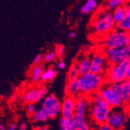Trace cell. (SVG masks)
Returning a JSON list of instances; mask_svg holds the SVG:
<instances>
[{"label":"cell","instance_id":"6da1fadb","mask_svg":"<svg viewBox=\"0 0 130 130\" xmlns=\"http://www.w3.org/2000/svg\"><path fill=\"white\" fill-rule=\"evenodd\" d=\"M90 102V117L97 125L106 123L111 108L106 103L100 91L93 93L89 97Z\"/></svg>","mask_w":130,"mask_h":130},{"label":"cell","instance_id":"9c48e42d","mask_svg":"<svg viewBox=\"0 0 130 130\" xmlns=\"http://www.w3.org/2000/svg\"><path fill=\"white\" fill-rule=\"evenodd\" d=\"M104 54L110 65L120 64L130 56V47L122 48H106Z\"/></svg>","mask_w":130,"mask_h":130},{"label":"cell","instance_id":"836d02e7","mask_svg":"<svg viewBox=\"0 0 130 130\" xmlns=\"http://www.w3.org/2000/svg\"><path fill=\"white\" fill-rule=\"evenodd\" d=\"M56 68L59 69H66V63L63 60L58 61L56 64Z\"/></svg>","mask_w":130,"mask_h":130},{"label":"cell","instance_id":"52a82bcc","mask_svg":"<svg viewBox=\"0 0 130 130\" xmlns=\"http://www.w3.org/2000/svg\"><path fill=\"white\" fill-rule=\"evenodd\" d=\"M104 101L107 103L111 108H116L122 107L123 102L120 97L114 90L111 84H104L101 89L99 90Z\"/></svg>","mask_w":130,"mask_h":130},{"label":"cell","instance_id":"f35d334b","mask_svg":"<svg viewBox=\"0 0 130 130\" xmlns=\"http://www.w3.org/2000/svg\"><path fill=\"white\" fill-rule=\"evenodd\" d=\"M76 36V33L75 31H70L69 33V37L70 38H74Z\"/></svg>","mask_w":130,"mask_h":130},{"label":"cell","instance_id":"8d00e7d4","mask_svg":"<svg viewBox=\"0 0 130 130\" xmlns=\"http://www.w3.org/2000/svg\"><path fill=\"white\" fill-rule=\"evenodd\" d=\"M125 77L126 79H130V65L125 69Z\"/></svg>","mask_w":130,"mask_h":130},{"label":"cell","instance_id":"5b68a950","mask_svg":"<svg viewBox=\"0 0 130 130\" xmlns=\"http://www.w3.org/2000/svg\"><path fill=\"white\" fill-rule=\"evenodd\" d=\"M129 66L127 60L117 65H110L105 73V81L107 84L114 85L117 84H122L126 79L125 69Z\"/></svg>","mask_w":130,"mask_h":130},{"label":"cell","instance_id":"d6986e66","mask_svg":"<svg viewBox=\"0 0 130 130\" xmlns=\"http://www.w3.org/2000/svg\"><path fill=\"white\" fill-rule=\"evenodd\" d=\"M57 75V70L53 66H49L48 69H44L41 76V80L43 82H50L52 81Z\"/></svg>","mask_w":130,"mask_h":130},{"label":"cell","instance_id":"60d3db41","mask_svg":"<svg viewBox=\"0 0 130 130\" xmlns=\"http://www.w3.org/2000/svg\"><path fill=\"white\" fill-rule=\"evenodd\" d=\"M126 60H127V62H128V64L130 65V56H129V57H128V58H127V59H126Z\"/></svg>","mask_w":130,"mask_h":130},{"label":"cell","instance_id":"5bb4252c","mask_svg":"<svg viewBox=\"0 0 130 130\" xmlns=\"http://www.w3.org/2000/svg\"><path fill=\"white\" fill-rule=\"evenodd\" d=\"M66 91L68 96L74 98H78L80 95L79 79L68 80V83L66 87Z\"/></svg>","mask_w":130,"mask_h":130},{"label":"cell","instance_id":"44dd1931","mask_svg":"<svg viewBox=\"0 0 130 130\" xmlns=\"http://www.w3.org/2000/svg\"><path fill=\"white\" fill-rule=\"evenodd\" d=\"M73 118L79 130H90V125L87 122L86 117L80 115H74Z\"/></svg>","mask_w":130,"mask_h":130},{"label":"cell","instance_id":"cb8c5ba5","mask_svg":"<svg viewBox=\"0 0 130 130\" xmlns=\"http://www.w3.org/2000/svg\"><path fill=\"white\" fill-rule=\"evenodd\" d=\"M125 4L123 0H109L106 4V8L108 11H115L118 8H119Z\"/></svg>","mask_w":130,"mask_h":130},{"label":"cell","instance_id":"7402d4cb","mask_svg":"<svg viewBox=\"0 0 130 130\" xmlns=\"http://www.w3.org/2000/svg\"><path fill=\"white\" fill-rule=\"evenodd\" d=\"M49 119L47 112L42 108L38 109L35 113L32 115V120L35 122H44Z\"/></svg>","mask_w":130,"mask_h":130},{"label":"cell","instance_id":"74e56055","mask_svg":"<svg viewBox=\"0 0 130 130\" xmlns=\"http://www.w3.org/2000/svg\"><path fill=\"white\" fill-rule=\"evenodd\" d=\"M34 130H49V128L48 126H39L35 128Z\"/></svg>","mask_w":130,"mask_h":130},{"label":"cell","instance_id":"ac0fdd59","mask_svg":"<svg viewBox=\"0 0 130 130\" xmlns=\"http://www.w3.org/2000/svg\"><path fill=\"white\" fill-rule=\"evenodd\" d=\"M98 7V3L96 0H87L80 8V13L82 14H89L95 11Z\"/></svg>","mask_w":130,"mask_h":130},{"label":"cell","instance_id":"ab89813d","mask_svg":"<svg viewBox=\"0 0 130 130\" xmlns=\"http://www.w3.org/2000/svg\"><path fill=\"white\" fill-rule=\"evenodd\" d=\"M0 130H6V125L5 124L0 123Z\"/></svg>","mask_w":130,"mask_h":130},{"label":"cell","instance_id":"8992f818","mask_svg":"<svg viewBox=\"0 0 130 130\" xmlns=\"http://www.w3.org/2000/svg\"><path fill=\"white\" fill-rule=\"evenodd\" d=\"M128 118V112L123 106L111 108L106 123L109 125L114 130H121L125 127Z\"/></svg>","mask_w":130,"mask_h":130},{"label":"cell","instance_id":"8fae6325","mask_svg":"<svg viewBox=\"0 0 130 130\" xmlns=\"http://www.w3.org/2000/svg\"><path fill=\"white\" fill-rule=\"evenodd\" d=\"M48 90L44 86L34 87L27 90L23 95V101L27 104H37L45 98Z\"/></svg>","mask_w":130,"mask_h":130},{"label":"cell","instance_id":"3957f363","mask_svg":"<svg viewBox=\"0 0 130 130\" xmlns=\"http://www.w3.org/2000/svg\"><path fill=\"white\" fill-rule=\"evenodd\" d=\"M115 25L112 13L107 9H101L98 12L93 21V28L98 34L105 36L114 30Z\"/></svg>","mask_w":130,"mask_h":130},{"label":"cell","instance_id":"9a60e30c","mask_svg":"<svg viewBox=\"0 0 130 130\" xmlns=\"http://www.w3.org/2000/svg\"><path fill=\"white\" fill-rule=\"evenodd\" d=\"M44 71V66L41 65H34L30 68V77L33 83H38Z\"/></svg>","mask_w":130,"mask_h":130},{"label":"cell","instance_id":"7a4b0ae2","mask_svg":"<svg viewBox=\"0 0 130 130\" xmlns=\"http://www.w3.org/2000/svg\"><path fill=\"white\" fill-rule=\"evenodd\" d=\"M80 95L90 97L99 91L105 84V78L102 75L94 74L90 72L79 76Z\"/></svg>","mask_w":130,"mask_h":130},{"label":"cell","instance_id":"30bf717a","mask_svg":"<svg viewBox=\"0 0 130 130\" xmlns=\"http://www.w3.org/2000/svg\"><path fill=\"white\" fill-rule=\"evenodd\" d=\"M110 64L107 60L104 53H96L93 55V56L90 58V66L89 72L94 73L102 75L105 74L106 71L108 70Z\"/></svg>","mask_w":130,"mask_h":130},{"label":"cell","instance_id":"ffe728a7","mask_svg":"<svg viewBox=\"0 0 130 130\" xmlns=\"http://www.w3.org/2000/svg\"><path fill=\"white\" fill-rule=\"evenodd\" d=\"M112 87H113L114 90H115V92L118 93V95L120 97V98L123 103H127L130 101V97L125 92V90L122 86V84H114V85H112Z\"/></svg>","mask_w":130,"mask_h":130},{"label":"cell","instance_id":"4dcf8cb0","mask_svg":"<svg viewBox=\"0 0 130 130\" xmlns=\"http://www.w3.org/2000/svg\"><path fill=\"white\" fill-rule=\"evenodd\" d=\"M44 61V55L42 54H38L35 56L34 59V65H41V63Z\"/></svg>","mask_w":130,"mask_h":130},{"label":"cell","instance_id":"f1b7e54d","mask_svg":"<svg viewBox=\"0 0 130 130\" xmlns=\"http://www.w3.org/2000/svg\"><path fill=\"white\" fill-rule=\"evenodd\" d=\"M26 111H27V113L29 116H31L35 113V111H37L36 109V105L34 104H27V107H26Z\"/></svg>","mask_w":130,"mask_h":130},{"label":"cell","instance_id":"d6a6232c","mask_svg":"<svg viewBox=\"0 0 130 130\" xmlns=\"http://www.w3.org/2000/svg\"><path fill=\"white\" fill-rule=\"evenodd\" d=\"M69 126H70V130H79L78 127L76 125V123L75 122L74 118H69Z\"/></svg>","mask_w":130,"mask_h":130},{"label":"cell","instance_id":"b9f144b4","mask_svg":"<svg viewBox=\"0 0 130 130\" xmlns=\"http://www.w3.org/2000/svg\"><path fill=\"white\" fill-rule=\"evenodd\" d=\"M12 89H13V90H15V89H16V87H15V86H13V87H12Z\"/></svg>","mask_w":130,"mask_h":130},{"label":"cell","instance_id":"e575fe53","mask_svg":"<svg viewBox=\"0 0 130 130\" xmlns=\"http://www.w3.org/2000/svg\"><path fill=\"white\" fill-rule=\"evenodd\" d=\"M19 130H28L27 125L25 122H22L19 126Z\"/></svg>","mask_w":130,"mask_h":130},{"label":"cell","instance_id":"d4e9b609","mask_svg":"<svg viewBox=\"0 0 130 130\" xmlns=\"http://www.w3.org/2000/svg\"><path fill=\"white\" fill-rule=\"evenodd\" d=\"M79 76V71L76 63H73L69 67V73H68V80H72L74 79H78Z\"/></svg>","mask_w":130,"mask_h":130},{"label":"cell","instance_id":"83f0119b","mask_svg":"<svg viewBox=\"0 0 130 130\" xmlns=\"http://www.w3.org/2000/svg\"><path fill=\"white\" fill-rule=\"evenodd\" d=\"M57 58H62L65 54V47L62 44H58L56 46L55 51Z\"/></svg>","mask_w":130,"mask_h":130},{"label":"cell","instance_id":"7c38bea8","mask_svg":"<svg viewBox=\"0 0 130 130\" xmlns=\"http://www.w3.org/2000/svg\"><path fill=\"white\" fill-rule=\"evenodd\" d=\"M90 102L89 97L79 95L76 98L75 112L74 115H80L86 117V115L90 107Z\"/></svg>","mask_w":130,"mask_h":130},{"label":"cell","instance_id":"277c9868","mask_svg":"<svg viewBox=\"0 0 130 130\" xmlns=\"http://www.w3.org/2000/svg\"><path fill=\"white\" fill-rule=\"evenodd\" d=\"M103 43L106 48H122L130 47V32L119 29L113 30L105 35Z\"/></svg>","mask_w":130,"mask_h":130},{"label":"cell","instance_id":"ba28073f","mask_svg":"<svg viewBox=\"0 0 130 130\" xmlns=\"http://www.w3.org/2000/svg\"><path fill=\"white\" fill-rule=\"evenodd\" d=\"M41 108L47 112L49 119H55L61 113L62 104L55 95L49 94L44 98Z\"/></svg>","mask_w":130,"mask_h":130},{"label":"cell","instance_id":"e0dca14e","mask_svg":"<svg viewBox=\"0 0 130 130\" xmlns=\"http://www.w3.org/2000/svg\"><path fill=\"white\" fill-rule=\"evenodd\" d=\"M125 14L123 20L117 24L118 29L130 32V5H125Z\"/></svg>","mask_w":130,"mask_h":130},{"label":"cell","instance_id":"d590c367","mask_svg":"<svg viewBox=\"0 0 130 130\" xmlns=\"http://www.w3.org/2000/svg\"><path fill=\"white\" fill-rule=\"evenodd\" d=\"M17 123L13 122L9 125V127L8 128L7 130H17Z\"/></svg>","mask_w":130,"mask_h":130},{"label":"cell","instance_id":"603a6c76","mask_svg":"<svg viewBox=\"0 0 130 130\" xmlns=\"http://www.w3.org/2000/svg\"><path fill=\"white\" fill-rule=\"evenodd\" d=\"M125 5L119 7V8H118L117 9H115L112 13V16H113V18H114V20H115V23H116V25L119 24V23L123 20V18L125 17Z\"/></svg>","mask_w":130,"mask_h":130},{"label":"cell","instance_id":"2e32d148","mask_svg":"<svg viewBox=\"0 0 130 130\" xmlns=\"http://www.w3.org/2000/svg\"><path fill=\"white\" fill-rule=\"evenodd\" d=\"M79 76L84 75L90 71V58L88 56L83 57L78 62L76 63Z\"/></svg>","mask_w":130,"mask_h":130},{"label":"cell","instance_id":"1f68e13d","mask_svg":"<svg viewBox=\"0 0 130 130\" xmlns=\"http://www.w3.org/2000/svg\"><path fill=\"white\" fill-rule=\"evenodd\" d=\"M122 86H123L125 92L127 93V94L130 97V79H125L122 83Z\"/></svg>","mask_w":130,"mask_h":130},{"label":"cell","instance_id":"f546056e","mask_svg":"<svg viewBox=\"0 0 130 130\" xmlns=\"http://www.w3.org/2000/svg\"><path fill=\"white\" fill-rule=\"evenodd\" d=\"M94 130H114V129L107 123H103V124L97 125V127L94 128Z\"/></svg>","mask_w":130,"mask_h":130},{"label":"cell","instance_id":"4316f807","mask_svg":"<svg viewBox=\"0 0 130 130\" xmlns=\"http://www.w3.org/2000/svg\"><path fill=\"white\" fill-rule=\"evenodd\" d=\"M59 126H60L61 130H70L69 119L62 117L61 119H60V122H59Z\"/></svg>","mask_w":130,"mask_h":130},{"label":"cell","instance_id":"4fadbf2b","mask_svg":"<svg viewBox=\"0 0 130 130\" xmlns=\"http://www.w3.org/2000/svg\"><path fill=\"white\" fill-rule=\"evenodd\" d=\"M75 104H76V98L67 96L62 104V111L61 114L62 117L69 119L74 116L75 112Z\"/></svg>","mask_w":130,"mask_h":130},{"label":"cell","instance_id":"484cf974","mask_svg":"<svg viewBox=\"0 0 130 130\" xmlns=\"http://www.w3.org/2000/svg\"><path fill=\"white\" fill-rule=\"evenodd\" d=\"M56 58H57V56H56V54L55 52H47L44 55V61L46 62H52L55 61Z\"/></svg>","mask_w":130,"mask_h":130}]
</instances>
